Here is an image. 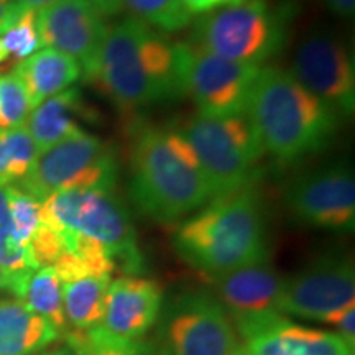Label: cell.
<instances>
[{
	"label": "cell",
	"instance_id": "cell-19",
	"mask_svg": "<svg viewBox=\"0 0 355 355\" xmlns=\"http://www.w3.org/2000/svg\"><path fill=\"white\" fill-rule=\"evenodd\" d=\"M87 115L81 92L69 87L35 107L25 127L37 144L38 152H43L60 141L86 132L79 119H86Z\"/></svg>",
	"mask_w": 355,
	"mask_h": 355
},
{
	"label": "cell",
	"instance_id": "cell-15",
	"mask_svg": "<svg viewBox=\"0 0 355 355\" xmlns=\"http://www.w3.org/2000/svg\"><path fill=\"white\" fill-rule=\"evenodd\" d=\"M163 306V288L150 278L125 275L110 283L99 326L91 329L115 343H140L157 322Z\"/></svg>",
	"mask_w": 355,
	"mask_h": 355
},
{
	"label": "cell",
	"instance_id": "cell-36",
	"mask_svg": "<svg viewBox=\"0 0 355 355\" xmlns=\"http://www.w3.org/2000/svg\"><path fill=\"white\" fill-rule=\"evenodd\" d=\"M17 2H20L21 6L30 8V10L40 12L43 10V8H46L48 6H51V3L58 2V0H17Z\"/></svg>",
	"mask_w": 355,
	"mask_h": 355
},
{
	"label": "cell",
	"instance_id": "cell-8",
	"mask_svg": "<svg viewBox=\"0 0 355 355\" xmlns=\"http://www.w3.org/2000/svg\"><path fill=\"white\" fill-rule=\"evenodd\" d=\"M119 165L112 148L84 132L38 153L19 188L43 202L61 191L114 189Z\"/></svg>",
	"mask_w": 355,
	"mask_h": 355
},
{
	"label": "cell",
	"instance_id": "cell-18",
	"mask_svg": "<svg viewBox=\"0 0 355 355\" xmlns=\"http://www.w3.org/2000/svg\"><path fill=\"white\" fill-rule=\"evenodd\" d=\"M61 332L20 300L0 298V355H38Z\"/></svg>",
	"mask_w": 355,
	"mask_h": 355
},
{
	"label": "cell",
	"instance_id": "cell-21",
	"mask_svg": "<svg viewBox=\"0 0 355 355\" xmlns=\"http://www.w3.org/2000/svg\"><path fill=\"white\" fill-rule=\"evenodd\" d=\"M112 275H86L63 283V306L68 331L87 332L99 326Z\"/></svg>",
	"mask_w": 355,
	"mask_h": 355
},
{
	"label": "cell",
	"instance_id": "cell-11",
	"mask_svg": "<svg viewBox=\"0 0 355 355\" xmlns=\"http://www.w3.org/2000/svg\"><path fill=\"white\" fill-rule=\"evenodd\" d=\"M355 304L354 263L345 257H327L285 278L278 311L326 324L336 313Z\"/></svg>",
	"mask_w": 355,
	"mask_h": 355
},
{
	"label": "cell",
	"instance_id": "cell-30",
	"mask_svg": "<svg viewBox=\"0 0 355 355\" xmlns=\"http://www.w3.org/2000/svg\"><path fill=\"white\" fill-rule=\"evenodd\" d=\"M326 324L336 326V334L343 337L350 349H355V304L336 313Z\"/></svg>",
	"mask_w": 355,
	"mask_h": 355
},
{
	"label": "cell",
	"instance_id": "cell-28",
	"mask_svg": "<svg viewBox=\"0 0 355 355\" xmlns=\"http://www.w3.org/2000/svg\"><path fill=\"white\" fill-rule=\"evenodd\" d=\"M0 44L8 56L24 61L42 48L37 30V12L25 8L7 32L0 35Z\"/></svg>",
	"mask_w": 355,
	"mask_h": 355
},
{
	"label": "cell",
	"instance_id": "cell-32",
	"mask_svg": "<svg viewBox=\"0 0 355 355\" xmlns=\"http://www.w3.org/2000/svg\"><path fill=\"white\" fill-rule=\"evenodd\" d=\"M181 2L188 8L191 15H204V13L217 10V8L241 3L242 0H181Z\"/></svg>",
	"mask_w": 355,
	"mask_h": 355
},
{
	"label": "cell",
	"instance_id": "cell-27",
	"mask_svg": "<svg viewBox=\"0 0 355 355\" xmlns=\"http://www.w3.org/2000/svg\"><path fill=\"white\" fill-rule=\"evenodd\" d=\"M0 265L8 272H25L32 268L28 254L17 242L8 204V184H0Z\"/></svg>",
	"mask_w": 355,
	"mask_h": 355
},
{
	"label": "cell",
	"instance_id": "cell-2",
	"mask_svg": "<svg viewBox=\"0 0 355 355\" xmlns=\"http://www.w3.org/2000/svg\"><path fill=\"white\" fill-rule=\"evenodd\" d=\"M175 247L186 263L209 278L268 260L263 211L254 186L212 198L178 229Z\"/></svg>",
	"mask_w": 355,
	"mask_h": 355
},
{
	"label": "cell",
	"instance_id": "cell-34",
	"mask_svg": "<svg viewBox=\"0 0 355 355\" xmlns=\"http://www.w3.org/2000/svg\"><path fill=\"white\" fill-rule=\"evenodd\" d=\"M102 17H115L123 10L122 0H87Z\"/></svg>",
	"mask_w": 355,
	"mask_h": 355
},
{
	"label": "cell",
	"instance_id": "cell-24",
	"mask_svg": "<svg viewBox=\"0 0 355 355\" xmlns=\"http://www.w3.org/2000/svg\"><path fill=\"white\" fill-rule=\"evenodd\" d=\"M133 19L162 33L180 32L193 21L181 0H122Z\"/></svg>",
	"mask_w": 355,
	"mask_h": 355
},
{
	"label": "cell",
	"instance_id": "cell-3",
	"mask_svg": "<svg viewBox=\"0 0 355 355\" xmlns=\"http://www.w3.org/2000/svg\"><path fill=\"white\" fill-rule=\"evenodd\" d=\"M94 79L125 109L183 96L176 43L133 17L107 28Z\"/></svg>",
	"mask_w": 355,
	"mask_h": 355
},
{
	"label": "cell",
	"instance_id": "cell-7",
	"mask_svg": "<svg viewBox=\"0 0 355 355\" xmlns=\"http://www.w3.org/2000/svg\"><path fill=\"white\" fill-rule=\"evenodd\" d=\"M286 38L288 19L282 8L266 0H242L201 15L191 42L235 63L261 66Z\"/></svg>",
	"mask_w": 355,
	"mask_h": 355
},
{
	"label": "cell",
	"instance_id": "cell-31",
	"mask_svg": "<svg viewBox=\"0 0 355 355\" xmlns=\"http://www.w3.org/2000/svg\"><path fill=\"white\" fill-rule=\"evenodd\" d=\"M28 273L30 270H25V272H8L7 268L0 265V291L12 293L19 300L21 286H24V282Z\"/></svg>",
	"mask_w": 355,
	"mask_h": 355
},
{
	"label": "cell",
	"instance_id": "cell-35",
	"mask_svg": "<svg viewBox=\"0 0 355 355\" xmlns=\"http://www.w3.org/2000/svg\"><path fill=\"white\" fill-rule=\"evenodd\" d=\"M322 3L339 17H352L355 12V0H322Z\"/></svg>",
	"mask_w": 355,
	"mask_h": 355
},
{
	"label": "cell",
	"instance_id": "cell-4",
	"mask_svg": "<svg viewBox=\"0 0 355 355\" xmlns=\"http://www.w3.org/2000/svg\"><path fill=\"white\" fill-rule=\"evenodd\" d=\"M130 196L141 214L173 222L198 211L214 194L176 128L146 127L132 145Z\"/></svg>",
	"mask_w": 355,
	"mask_h": 355
},
{
	"label": "cell",
	"instance_id": "cell-9",
	"mask_svg": "<svg viewBox=\"0 0 355 355\" xmlns=\"http://www.w3.org/2000/svg\"><path fill=\"white\" fill-rule=\"evenodd\" d=\"M181 92L198 112L214 117L243 115L261 66L235 63L193 42L176 43Z\"/></svg>",
	"mask_w": 355,
	"mask_h": 355
},
{
	"label": "cell",
	"instance_id": "cell-17",
	"mask_svg": "<svg viewBox=\"0 0 355 355\" xmlns=\"http://www.w3.org/2000/svg\"><path fill=\"white\" fill-rule=\"evenodd\" d=\"M242 345L250 355H354L336 332L296 326L283 314L266 321Z\"/></svg>",
	"mask_w": 355,
	"mask_h": 355
},
{
	"label": "cell",
	"instance_id": "cell-26",
	"mask_svg": "<svg viewBox=\"0 0 355 355\" xmlns=\"http://www.w3.org/2000/svg\"><path fill=\"white\" fill-rule=\"evenodd\" d=\"M8 204H10L15 239L26 250L30 241L42 224V202L17 184H8Z\"/></svg>",
	"mask_w": 355,
	"mask_h": 355
},
{
	"label": "cell",
	"instance_id": "cell-38",
	"mask_svg": "<svg viewBox=\"0 0 355 355\" xmlns=\"http://www.w3.org/2000/svg\"><path fill=\"white\" fill-rule=\"evenodd\" d=\"M234 355H250V354H248V350H247L245 347H243V345H241V347L235 350Z\"/></svg>",
	"mask_w": 355,
	"mask_h": 355
},
{
	"label": "cell",
	"instance_id": "cell-6",
	"mask_svg": "<svg viewBox=\"0 0 355 355\" xmlns=\"http://www.w3.org/2000/svg\"><path fill=\"white\" fill-rule=\"evenodd\" d=\"M176 130L196 155L214 198L254 184L263 152L245 114L214 117L198 112Z\"/></svg>",
	"mask_w": 355,
	"mask_h": 355
},
{
	"label": "cell",
	"instance_id": "cell-13",
	"mask_svg": "<svg viewBox=\"0 0 355 355\" xmlns=\"http://www.w3.org/2000/svg\"><path fill=\"white\" fill-rule=\"evenodd\" d=\"M286 206L301 224L326 230H354L355 178L331 166L298 178L286 191Z\"/></svg>",
	"mask_w": 355,
	"mask_h": 355
},
{
	"label": "cell",
	"instance_id": "cell-40",
	"mask_svg": "<svg viewBox=\"0 0 355 355\" xmlns=\"http://www.w3.org/2000/svg\"><path fill=\"white\" fill-rule=\"evenodd\" d=\"M7 58H8V55L6 53V50L2 48V44H0V63H2V61H6Z\"/></svg>",
	"mask_w": 355,
	"mask_h": 355
},
{
	"label": "cell",
	"instance_id": "cell-22",
	"mask_svg": "<svg viewBox=\"0 0 355 355\" xmlns=\"http://www.w3.org/2000/svg\"><path fill=\"white\" fill-rule=\"evenodd\" d=\"M19 300L35 314L46 319L61 332V336L68 332L63 306V283L53 266L30 270L21 286Z\"/></svg>",
	"mask_w": 355,
	"mask_h": 355
},
{
	"label": "cell",
	"instance_id": "cell-25",
	"mask_svg": "<svg viewBox=\"0 0 355 355\" xmlns=\"http://www.w3.org/2000/svg\"><path fill=\"white\" fill-rule=\"evenodd\" d=\"M32 101L15 69L0 74V130L25 125L32 114Z\"/></svg>",
	"mask_w": 355,
	"mask_h": 355
},
{
	"label": "cell",
	"instance_id": "cell-12",
	"mask_svg": "<svg viewBox=\"0 0 355 355\" xmlns=\"http://www.w3.org/2000/svg\"><path fill=\"white\" fill-rule=\"evenodd\" d=\"M168 355H234L241 347L227 309L211 293H188L173 304L166 324Z\"/></svg>",
	"mask_w": 355,
	"mask_h": 355
},
{
	"label": "cell",
	"instance_id": "cell-41",
	"mask_svg": "<svg viewBox=\"0 0 355 355\" xmlns=\"http://www.w3.org/2000/svg\"><path fill=\"white\" fill-rule=\"evenodd\" d=\"M0 2H17V0H0Z\"/></svg>",
	"mask_w": 355,
	"mask_h": 355
},
{
	"label": "cell",
	"instance_id": "cell-10",
	"mask_svg": "<svg viewBox=\"0 0 355 355\" xmlns=\"http://www.w3.org/2000/svg\"><path fill=\"white\" fill-rule=\"evenodd\" d=\"M290 74L340 121L355 110V64L350 50L329 33H311L296 48Z\"/></svg>",
	"mask_w": 355,
	"mask_h": 355
},
{
	"label": "cell",
	"instance_id": "cell-20",
	"mask_svg": "<svg viewBox=\"0 0 355 355\" xmlns=\"http://www.w3.org/2000/svg\"><path fill=\"white\" fill-rule=\"evenodd\" d=\"M15 71L28 91L33 109L69 89L83 73L73 58L53 48H40L20 61Z\"/></svg>",
	"mask_w": 355,
	"mask_h": 355
},
{
	"label": "cell",
	"instance_id": "cell-14",
	"mask_svg": "<svg viewBox=\"0 0 355 355\" xmlns=\"http://www.w3.org/2000/svg\"><path fill=\"white\" fill-rule=\"evenodd\" d=\"M107 28L104 17L87 0H58L37 12L42 48L71 56L87 78H94Z\"/></svg>",
	"mask_w": 355,
	"mask_h": 355
},
{
	"label": "cell",
	"instance_id": "cell-16",
	"mask_svg": "<svg viewBox=\"0 0 355 355\" xmlns=\"http://www.w3.org/2000/svg\"><path fill=\"white\" fill-rule=\"evenodd\" d=\"M216 298L227 309L234 327L279 313L278 301L285 278L268 260L211 278Z\"/></svg>",
	"mask_w": 355,
	"mask_h": 355
},
{
	"label": "cell",
	"instance_id": "cell-33",
	"mask_svg": "<svg viewBox=\"0 0 355 355\" xmlns=\"http://www.w3.org/2000/svg\"><path fill=\"white\" fill-rule=\"evenodd\" d=\"M25 8L20 2H0V35L15 24Z\"/></svg>",
	"mask_w": 355,
	"mask_h": 355
},
{
	"label": "cell",
	"instance_id": "cell-23",
	"mask_svg": "<svg viewBox=\"0 0 355 355\" xmlns=\"http://www.w3.org/2000/svg\"><path fill=\"white\" fill-rule=\"evenodd\" d=\"M38 146L25 125L0 130V184H17L32 170Z\"/></svg>",
	"mask_w": 355,
	"mask_h": 355
},
{
	"label": "cell",
	"instance_id": "cell-37",
	"mask_svg": "<svg viewBox=\"0 0 355 355\" xmlns=\"http://www.w3.org/2000/svg\"><path fill=\"white\" fill-rule=\"evenodd\" d=\"M38 355H81L78 352V350H74L73 347H64V349H60V350H53V352H48V354H38Z\"/></svg>",
	"mask_w": 355,
	"mask_h": 355
},
{
	"label": "cell",
	"instance_id": "cell-1",
	"mask_svg": "<svg viewBox=\"0 0 355 355\" xmlns=\"http://www.w3.org/2000/svg\"><path fill=\"white\" fill-rule=\"evenodd\" d=\"M261 152L282 163L326 148L340 119L291 76L261 66L245 110Z\"/></svg>",
	"mask_w": 355,
	"mask_h": 355
},
{
	"label": "cell",
	"instance_id": "cell-29",
	"mask_svg": "<svg viewBox=\"0 0 355 355\" xmlns=\"http://www.w3.org/2000/svg\"><path fill=\"white\" fill-rule=\"evenodd\" d=\"M66 344L81 355H144L145 347L140 343H115L96 332L68 331Z\"/></svg>",
	"mask_w": 355,
	"mask_h": 355
},
{
	"label": "cell",
	"instance_id": "cell-39",
	"mask_svg": "<svg viewBox=\"0 0 355 355\" xmlns=\"http://www.w3.org/2000/svg\"><path fill=\"white\" fill-rule=\"evenodd\" d=\"M144 355H168V354H166V352H153L152 349L145 347V352H144Z\"/></svg>",
	"mask_w": 355,
	"mask_h": 355
},
{
	"label": "cell",
	"instance_id": "cell-5",
	"mask_svg": "<svg viewBox=\"0 0 355 355\" xmlns=\"http://www.w3.org/2000/svg\"><path fill=\"white\" fill-rule=\"evenodd\" d=\"M42 222L61 241L83 239L104 248L115 265L128 273L140 268L141 259L130 212L114 189L61 191L42 202Z\"/></svg>",
	"mask_w": 355,
	"mask_h": 355
}]
</instances>
